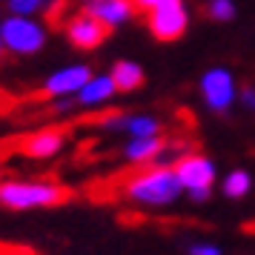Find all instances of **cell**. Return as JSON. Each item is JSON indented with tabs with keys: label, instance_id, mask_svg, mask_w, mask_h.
<instances>
[{
	"label": "cell",
	"instance_id": "cell-1",
	"mask_svg": "<svg viewBox=\"0 0 255 255\" xmlns=\"http://www.w3.org/2000/svg\"><path fill=\"white\" fill-rule=\"evenodd\" d=\"M121 195L140 209H169L184 198V189L172 163H152L129 175L121 184Z\"/></svg>",
	"mask_w": 255,
	"mask_h": 255
},
{
	"label": "cell",
	"instance_id": "cell-2",
	"mask_svg": "<svg viewBox=\"0 0 255 255\" xmlns=\"http://www.w3.org/2000/svg\"><path fill=\"white\" fill-rule=\"evenodd\" d=\"M69 198L66 186L49 178H3L0 181V207L12 212L60 207Z\"/></svg>",
	"mask_w": 255,
	"mask_h": 255
},
{
	"label": "cell",
	"instance_id": "cell-3",
	"mask_svg": "<svg viewBox=\"0 0 255 255\" xmlns=\"http://www.w3.org/2000/svg\"><path fill=\"white\" fill-rule=\"evenodd\" d=\"M0 40L9 55L14 58H32L43 52L49 43V26L40 17H20V14H3L0 17Z\"/></svg>",
	"mask_w": 255,
	"mask_h": 255
},
{
	"label": "cell",
	"instance_id": "cell-4",
	"mask_svg": "<svg viewBox=\"0 0 255 255\" xmlns=\"http://www.w3.org/2000/svg\"><path fill=\"white\" fill-rule=\"evenodd\" d=\"M172 166H175V172H178L181 189H184V195L189 198V201L204 204V201L212 195L215 178H218V166H215V161H212L209 155L189 149V152H184Z\"/></svg>",
	"mask_w": 255,
	"mask_h": 255
},
{
	"label": "cell",
	"instance_id": "cell-5",
	"mask_svg": "<svg viewBox=\"0 0 255 255\" xmlns=\"http://www.w3.org/2000/svg\"><path fill=\"white\" fill-rule=\"evenodd\" d=\"M238 92H241V86H238V78L230 66H209L198 78V95H201L204 106L215 115L230 112L238 104Z\"/></svg>",
	"mask_w": 255,
	"mask_h": 255
},
{
	"label": "cell",
	"instance_id": "cell-6",
	"mask_svg": "<svg viewBox=\"0 0 255 255\" xmlns=\"http://www.w3.org/2000/svg\"><path fill=\"white\" fill-rule=\"evenodd\" d=\"M146 29L161 43L181 40L189 32V9H186V3L184 0H169V3L146 12Z\"/></svg>",
	"mask_w": 255,
	"mask_h": 255
},
{
	"label": "cell",
	"instance_id": "cell-7",
	"mask_svg": "<svg viewBox=\"0 0 255 255\" xmlns=\"http://www.w3.org/2000/svg\"><path fill=\"white\" fill-rule=\"evenodd\" d=\"M98 129L106 135H124V138H149L161 135L163 124L152 112H106L98 118Z\"/></svg>",
	"mask_w": 255,
	"mask_h": 255
},
{
	"label": "cell",
	"instance_id": "cell-8",
	"mask_svg": "<svg viewBox=\"0 0 255 255\" xmlns=\"http://www.w3.org/2000/svg\"><path fill=\"white\" fill-rule=\"evenodd\" d=\"M63 35H66L72 49H78V52H95V49L104 46L109 29H106L98 17H92L89 12L75 9V12H69L66 20H63Z\"/></svg>",
	"mask_w": 255,
	"mask_h": 255
},
{
	"label": "cell",
	"instance_id": "cell-9",
	"mask_svg": "<svg viewBox=\"0 0 255 255\" xmlns=\"http://www.w3.org/2000/svg\"><path fill=\"white\" fill-rule=\"evenodd\" d=\"M95 72L89 63H66V66H58L55 72H49L43 83H40V95L49 98V101H60V98H75L81 92L86 81L92 78Z\"/></svg>",
	"mask_w": 255,
	"mask_h": 255
},
{
	"label": "cell",
	"instance_id": "cell-10",
	"mask_svg": "<svg viewBox=\"0 0 255 255\" xmlns=\"http://www.w3.org/2000/svg\"><path fill=\"white\" fill-rule=\"evenodd\" d=\"M69 143V132L58 127H43L29 132L23 140H20V155L29 158V161H52L58 158L60 152L66 149Z\"/></svg>",
	"mask_w": 255,
	"mask_h": 255
},
{
	"label": "cell",
	"instance_id": "cell-11",
	"mask_svg": "<svg viewBox=\"0 0 255 255\" xmlns=\"http://www.w3.org/2000/svg\"><path fill=\"white\" fill-rule=\"evenodd\" d=\"M75 6L83 9V12H89L92 17H98L109 32L112 29H124L138 14L132 0H75Z\"/></svg>",
	"mask_w": 255,
	"mask_h": 255
},
{
	"label": "cell",
	"instance_id": "cell-12",
	"mask_svg": "<svg viewBox=\"0 0 255 255\" xmlns=\"http://www.w3.org/2000/svg\"><path fill=\"white\" fill-rule=\"evenodd\" d=\"M118 95H121V92H118L112 75H109V72H95L92 78L86 81V86L75 95V101H78V109H92V112H101V109H106V106L115 101Z\"/></svg>",
	"mask_w": 255,
	"mask_h": 255
},
{
	"label": "cell",
	"instance_id": "cell-13",
	"mask_svg": "<svg viewBox=\"0 0 255 255\" xmlns=\"http://www.w3.org/2000/svg\"><path fill=\"white\" fill-rule=\"evenodd\" d=\"M166 149V140L163 135H149V138H127L124 140V161L132 166H152V163H161V155Z\"/></svg>",
	"mask_w": 255,
	"mask_h": 255
},
{
	"label": "cell",
	"instance_id": "cell-14",
	"mask_svg": "<svg viewBox=\"0 0 255 255\" xmlns=\"http://www.w3.org/2000/svg\"><path fill=\"white\" fill-rule=\"evenodd\" d=\"M109 75H112V81H115V86H118V92L121 95L138 92L140 86H143V81H146L143 66H140L138 60H129V58L115 60L112 69H109Z\"/></svg>",
	"mask_w": 255,
	"mask_h": 255
},
{
	"label": "cell",
	"instance_id": "cell-15",
	"mask_svg": "<svg viewBox=\"0 0 255 255\" xmlns=\"http://www.w3.org/2000/svg\"><path fill=\"white\" fill-rule=\"evenodd\" d=\"M66 0H3V14H20V17H52L63 9Z\"/></svg>",
	"mask_w": 255,
	"mask_h": 255
},
{
	"label": "cell",
	"instance_id": "cell-16",
	"mask_svg": "<svg viewBox=\"0 0 255 255\" xmlns=\"http://www.w3.org/2000/svg\"><path fill=\"white\" fill-rule=\"evenodd\" d=\"M221 192H224V198H230V201H244V198L253 192V175H250V169H241V166L230 169V172L221 178Z\"/></svg>",
	"mask_w": 255,
	"mask_h": 255
},
{
	"label": "cell",
	"instance_id": "cell-17",
	"mask_svg": "<svg viewBox=\"0 0 255 255\" xmlns=\"http://www.w3.org/2000/svg\"><path fill=\"white\" fill-rule=\"evenodd\" d=\"M204 12L215 23H230V20H235V14H238V6H235V0H207Z\"/></svg>",
	"mask_w": 255,
	"mask_h": 255
},
{
	"label": "cell",
	"instance_id": "cell-18",
	"mask_svg": "<svg viewBox=\"0 0 255 255\" xmlns=\"http://www.w3.org/2000/svg\"><path fill=\"white\" fill-rule=\"evenodd\" d=\"M186 253L189 255H224V250L215 241H195V244H189Z\"/></svg>",
	"mask_w": 255,
	"mask_h": 255
},
{
	"label": "cell",
	"instance_id": "cell-19",
	"mask_svg": "<svg viewBox=\"0 0 255 255\" xmlns=\"http://www.w3.org/2000/svg\"><path fill=\"white\" fill-rule=\"evenodd\" d=\"M238 104H241L244 112H250V115H255V86L253 83H247V86H241V92H238Z\"/></svg>",
	"mask_w": 255,
	"mask_h": 255
},
{
	"label": "cell",
	"instance_id": "cell-20",
	"mask_svg": "<svg viewBox=\"0 0 255 255\" xmlns=\"http://www.w3.org/2000/svg\"><path fill=\"white\" fill-rule=\"evenodd\" d=\"M132 3H135V9H138V12H152V9H158V6H163V3H169V0H132Z\"/></svg>",
	"mask_w": 255,
	"mask_h": 255
},
{
	"label": "cell",
	"instance_id": "cell-21",
	"mask_svg": "<svg viewBox=\"0 0 255 255\" xmlns=\"http://www.w3.org/2000/svg\"><path fill=\"white\" fill-rule=\"evenodd\" d=\"M6 55H9V52H6V46H3V40H0V60L6 58Z\"/></svg>",
	"mask_w": 255,
	"mask_h": 255
},
{
	"label": "cell",
	"instance_id": "cell-22",
	"mask_svg": "<svg viewBox=\"0 0 255 255\" xmlns=\"http://www.w3.org/2000/svg\"><path fill=\"white\" fill-rule=\"evenodd\" d=\"M0 17H3V3H0Z\"/></svg>",
	"mask_w": 255,
	"mask_h": 255
},
{
	"label": "cell",
	"instance_id": "cell-23",
	"mask_svg": "<svg viewBox=\"0 0 255 255\" xmlns=\"http://www.w3.org/2000/svg\"><path fill=\"white\" fill-rule=\"evenodd\" d=\"M0 181H3V172H0Z\"/></svg>",
	"mask_w": 255,
	"mask_h": 255
}]
</instances>
